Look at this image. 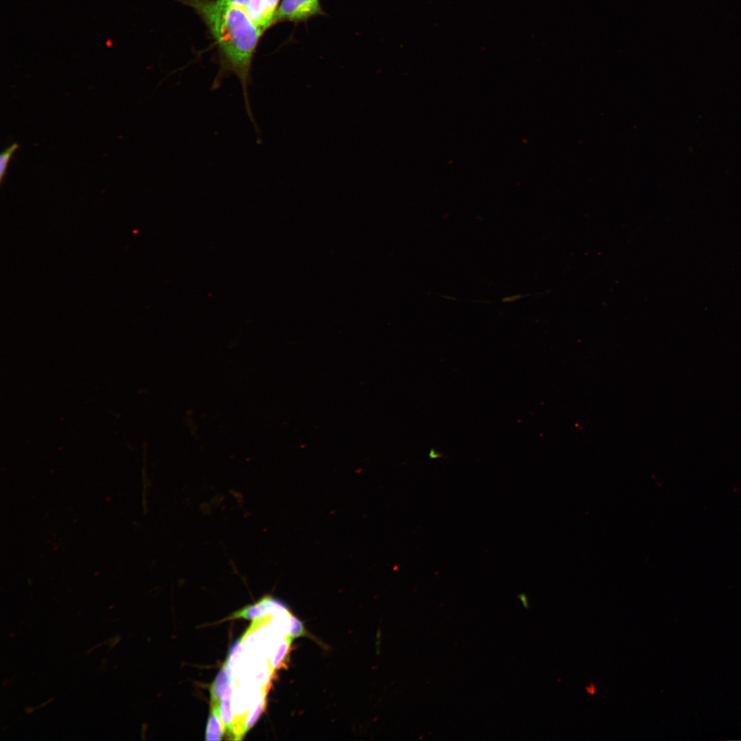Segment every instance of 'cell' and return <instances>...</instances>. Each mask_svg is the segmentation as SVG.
<instances>
[{
    "label": "cell",
    "instance_id": "7",
    "mask_svg": "<svg viewBox=\"0 0 741 741\" xmlns=\"http://www.w3.org/2000/svg\"><path fill=\"white\" fill-rule=\"evenodd\" d=\"M265 703V694L263 693L257 707L255 709L252 714H249L246 718V722L244 725L245 732L250 729L255 723L263 710Z\"/></svg>",
    "mask_w": 741,
    "mask_h": 741
},
{
    "label": "cell",
    "instance_id": "3",
    "mask_svg": "<svg viewBox=\"0 0 741 741\" xmlns=\"http://www.w3.org/2000/svg\"><path fill=\"white\" fill-rule=\"evenodd\" d=\"M279 0H249L246 12L263 33L272 25V20Z\"/></svg>",
    "mask_w": 741,
    "mask_h": 741
},
{
    "label": "cell",
    "instance_id": "6",
    "mask_svg": "<svg viewBox=\"0 0 741 741\" xmlns=\"http://www.w3.org/2000/svg\"><path fill=\"white\" fill-rule=\"evenodd\" d=\"M19 144L17 143H14L13 144L10 145L7 148H5L4 150V151L1 153V156H0V181H1V183H2V181L3 180V178H4L5 175L6 174V171H7V169H8V164H9V163H10L14 153L19 148Z\"/></svg>",
    "mask_w": 741,
    "mask_h": 741
},
{
    "label": "cell",
    "instance_id": "9",
    "mask_svg": "<svg viewBox=\"0 0 741 741\" xmlns=\"http://www.w3.org/2000/svg\"><path fill=\"white\" fill-rule=\"evenodd\" d=\"M585 692L588 694H595L597 691V685L594 682H591L588 685L585 687Z\"/></svg>",
    "mask_w": 741,
    "mask_h": 741
},
{
    "label": "cell",
    "instance_id": "10",
    "mask_svg": "<svg viewBox=\"0 0 741 741\" xmlns=\"http://www.w3.org/2000/svg\"><path fill=\"white\" fill-rule=\"evenodd\" d=\"M518 598L520 600L524 607L526 609L529 608V602L528 598L525 593H520L518 595Z\"/></svg>",
    "mask_w": 741,
    "mask_h": 741
},
{
    "label": "cell",
    "instance_id": "8",
    "mask_svg": "<svg viewBox=\"0 0 741 741\" xmlns=\"http://www.w3.org/2000/svg\"><path fill=\"white\" fill-rule=\"evenodd\" d=\"M225 3L243 8L246 10L249 0H223Z\"/></svg>",
    "mask_w": 741,
    "mask_h": 741
},
{
    "label": "cell",
    "instance_id": "1",
    "mask_svg": "<svg viewBox=\"0 0 741 741\" xmlns=\"http://www.w3.org/2000/svg\"><path fill=\"white\" fill-rule=\"evenodd\" d=\"M181 1L193 8L202 18L219 46L221 71L211 89L213 91L219 89L225 74L235 75L241 84L247 115L258 132L249 89L252 84L253 54L262 32L244 9L229 5L223 0Z\"/></svg>",
    "mask_w": 741,
    "mask_h": 741
},
{
    "label": "cell",
    "instance_id": "11",
    "mask_svg": "<svg viewBox=\"0 0 741 741\" xmlns=\"http://www.w3.org/2000/svg\"><path fill=\"white\" fill-rule=\"evenodd\" d=\"M429 456H430V458H434V459L443 457V454H436L434 449H432L430 450Z\"/></svg>",
    "mask_w": 741,
    "mask_h": 741
},
{
    "label": "cell",
    "instance_id": "2",
    "mask_svg": "<svg viewBox=\"0 0 741 741\" xmlns=\"http://www.w3.org/2000/svg\"><path fill=\"white\" fill-rule=\"evenodd\" d=\"M322 14L319 0H283L274 14L272 25L283 21H305Z\"/></svg>",
    "mask_w": 741,
    "mask_h": 741
},
{
    "label": "cell",
    "instance_id": "4",
    "mask_svg": "<svg viewBox=\"0 0 741 741\" xmlns=\"http://www.w3.org/2000/svg\"><path fill=\"white\" fill-rule=\"evenodd\" d=\"M231 667L225 664L211 686V704H217L226 696L231 695Z\"/></svg>",
    "mask_w": 741,
    "mask_h": 741
},
{
    "label": "cell",
    "instance_id": "5",
    "mask_svg": "<svg viewBox=\"0 0 741 741\" xmlns=\"http://www.w3.org/2000/svg\"><path fill=\"white\" fill-rule=\"evenodd\" d=\"M224 733V726L218 716L217 709L211 706L208 720L206 739L207 740H220Z\"/></svg>",
    "mask_w": 741,
    "mask_h": 741
}]
</instances>
